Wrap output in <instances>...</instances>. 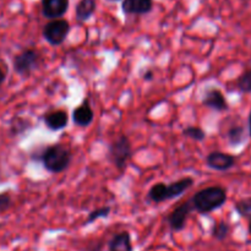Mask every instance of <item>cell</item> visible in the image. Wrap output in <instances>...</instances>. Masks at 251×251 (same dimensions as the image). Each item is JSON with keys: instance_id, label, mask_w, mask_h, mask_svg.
Segmentation results:
<instances>
[{"instance_id": "1", "label": "cell", "mask_w": 251, "mask_h": 251, "mask_svg": "<svg viewBox=\"0 0 251 251\" xmlns=\"http://www.w3.org/2000/svg\"><path fill=\"white\" fill-rule=\"evenodd\" d=\"M37 156V159L41 162L43 168L51 174L63 173L73 161L71 150L63 144H54L44 147Z\"/></svg>"}, {"instance_id": "2", "label": "cell", "mask_w": 251, "mask_h": 251, "mask_svg": "<svg viewBox=\"0 0 251 251\" xmlns=\"http://www.w3.org/2000/svg\"><path fill=\"white\" fill-rule=\"evenodd\" d=\"M228 200L227 190L220 185L208 186L201 189L191 199L193 210L200 215H208L213 211L220 210Z\"/></svg>"}, {"instance_id": "3", "label": "cell", "mask_w": 251, "mask_h": 251, "mask_svg": "<svg viewBox=\"0 0 251 251\" xmlns=\"http://www.w3.org/2000/svg\"><path fill=\"white\" fill-rule=\"evenodd\" d=\"M194 183L195 180L191 176H184L171 184L156 183L149 190L147 199L153 203H162L173 200L185 194L194 185Z\"/></svg>"}, {"instance_id": "4", "label": "cell", "mask_w": 251, "mask_h": 251, "mask_svg": "<svg viewBox=\"0 0 251 251\" xmlns=\"http://www.w3.org/2000/svg\"><path fill=\"white\" fill-rule=\"evenodd\" d=\"M131 156V141L126 135H120L119 137L110 142L109 149H108V159L118 171L123 172L126 169Z\"/></svg>"}, {"instance_id": "5", "label": "cell", "mask_w": 251, "mask_h": 251, "mask_svg": "<svg viewBox=\"0 0 251 251\" xmlns=\"http://www.w3.org/2000/svg\"><path fill=\"white\" fill-rule=\"evenodd\" d=\"M42 55L33 48H26L12 59V68L21 77H28L41 66Z\"/></svg>"}, {"instance_id": "6", "label": "cell", "mask_w": 251, "mask_h": 251, "mask_svg": "<svg viewBox=\"0 0 251 251\" xmlns=\"http://www.w3.org/2000/svg\"><path fill=\"white\" fill-rule=\"evenodd\" d=\"M70 24L64 19L51 20L49 21L46 26L43 27V38L48 42L50 46H60L68 38L69 33H70Z\"/></svg>"}, {"instance_id": "7", "label": "cell", "mask_w": 251, "mask_h": 251, "mask_svg": "<svg viewBox=\"0 0 251 251\" xmlns=\"http://www.w3.org/2000/svg\"><path fill=\"white\" fill-rule=\"evenodd\" d=\"M193 211V205H191L190 200L179 203L166 218L167 225L169 226L172 232H181L186 227V222Z\"/></svg>"}, {"instance_id": "8", "label": "cell", "mask_w": 251, "mask_h": 251, "mask_svg": "<svg viewBox=\"0 0 251 251\" xmlns=\"http://www.w3.org/2000/svg\"><path fill=\"white\" fill-rule=\"evenodd\" d=\"M206 164L213 171L227 172L234 168L235 164H237V158H235V156L227 153V152L213 151L206 157Z\"/></svg>"}, {"instance_id": "9", "label": "cell", "mask_w": 251, "mask_h": 251, "mask_svg": "<svg viewBox=\"0 0 251 251\" xmlns=\"http://www.w3.org/2000/svg\"><path fill=\"white\" fill-rule=\"evenodd\" d=\"M202 105L215 112H227L229 109V103L225 97L223 92L216 87H210L205 91L202 98Z\"/></svg>"}, {"instance_id": "10", "label": "cell", "mask_w": 251, "mask_h": 251, "mask_svg": "<svg viewBox=\"0 0 251 251\" xmlns=\"http://www.w3.org/2000/svg\"><path fill=\"white\" fill-rule=\"evenodd\" d=\"M42 14L46 19H61L68 12L70 1L69 0H42Z\"/></svg>"}, {"instance_id": "11", "label": "cell", "mask_w": 251, "mask_h": 251, "mask_svg": "<svg viewBox=\"0 0 251 251\" xmlns=\"http://www.w3.org/2000/svg\"><path fill=\"white\" fill-rule=\"evenodd\" d=\"M153 9V0H123L122 11L124 15H146Z\"/></svg>"}, {"instance_id": "12", "label": "cell", "mask_w": 251, "mask_h": 251, "mask_svg": "<svg viewBox=\"0 0 251 251\" xmlns=\"http://www.w3.org/2000/svg\"><path fill=\"white\" fill-rule=\"evenodd\" d=\"M44 125L51 131H59L68 126L69 123V114L66 110L55 109L48 112L43 117Z\"/></svg>"}, {"instance_id": "13", "label": "cell", "mask_w": 251, "mask_h": 251, "mask_svg": "<svg viewBox=\"0 0 251 251\" xmlns=\"http://www.w3.org/2000/svg\"><path fill=\"white\" fill-rule=\"evenodd\" d=\"M95 119V113L90 105V100H85L78 107H76L73 112L74 124L80 127L90 126Z\"/></svg>"}, {"instance_id": "14", "label": "cell", "mask_w": 251, "mask_h": 251, "mask_svg": "<svg viewBox=\"0 0 251 251\" xmlns=\"http://www.w3.org/2000/svg\"><path fill=\"white\" fill-rule=\"evenodd\" d=\"M107 251H134L131 234L127 230H123L113 235L108 243Z\"/></svg>"}, {"instance_id": "15", "label": "cell", "mask_w": 251, "mask_h": 251, "mask_svg": "<svg viewBox=\"0 0 251 251\" xmlns=\"http://www.w3.org/2000/svg\"><path fill=\"white\" fill-rule=\"evenodd\" d=\"M97 9V0H80L76 5L75 16L78 22H86L93 16Z\"/></svg>"}, {"instance_id": "16", "label": "cell", "mask_w": 251, "mask_h": 251, "mask_svg": "<svg viewBox=\"0 0 251 251\" xmlns=\"http://www.w3.org/2000/svg\"><path fill=\"white\" fill-rule=\"evenodd\" d=\"M247 129L242 124H234L228 129L227 140L232 147H238L243 145L247 140Z\"/></svg>"}, {"instance_id": "17", "label": "cell", "mask_w": 251, "mask_h": 251, "mask_svg": "<svg viewBox=\"0 0 251 251\" xmlns=\"http://www.w3.org/2000/svg\"><path fill=\"white\" fill-rule=\"evenodd\" d=\"M32 127L31 120L24 117H15L10 122L9 131L11 136H21Z\"/></svg>"}, {"instance_id": "18", "label": "cell", "mask_w": 251, "mask_h": 251, "mask_svg": "<svg viewBox=\"0 0 251 251\" xmlns=\"http://www.w3.org/2000/svg\"><path fill=\"white\" fill-rule=\"evenodd\" d=\"M230 234V225L227 221H218L213 225L212 230H211V235L213 239L218 240V242H225Z\"/></svg>"}, {"instance_id": "19", "label": "cell", "mask_w": 251, "mask_h": 251, "mask_svg": "<svg viewBox=\"0 0 251 251\" xmlns=\"http://www.w3.org/2000/svg\"><path fill=\"white\" fill-rule=\"evenodd\" d=\"M234 210L240 217L245 218V220H251V198L237 201L234 205Z\"/></svg>"}, {"instance_id": "20", "label": "cell", "mask_w": 251, "mask_h": 251, "mask_svg": "<svg viewBox=\"0 0 251 251\" xmlns=\"http://www.w3.org/2000/svg\"><path fill=\"white\" fill-rule=\"evenodd\" d=\"M110 211H112L110 206H103V207H98L96 210L91 211L87 216V220L85 221V226L91 225V223L96 222L100 218H107L110 215Z\"/></svg>"}, {"instance_id": "21", "label": "cell", "mask_w": 251, "mask_h": 251, "mask_svg": "<svg viewBox=\"0 0 251 251\" xmlns=\"http://www.w3.org/2000/svg\"><path fill=\"white\" fill-rule=\"evenodd\" d=\"M237 88L242 93H251V69L245 70L238 77Z\"/></svg>"}, {"instance_id": "22", "label": "cell", "mask_w": 251, "mask_h": 251, "mask_svg": "<svg viewBox=\"0 0 251 251\" xmlns=\"http://www.w3.org/2000/svg\"><path fill=\"white\" fill-rule=\"evenodd\" d=\"M183 136L200 142L206 139V131L200 126H188L183 130Z\"/></svg>"}, {"instance_id": "23", "label": "cell", "mask_w": 251, "mask_h": 251, "mask_svg": "<svg viewBox=\"0 0 251 251\" xmlns=\"http://www.w3.org/2000/svg\"><path fill=\"white\" fill-rule=\"evenodd\" d=\"M12 206V198L10 193H0V215L6 212Z\"/></svg>"}, {"instance_id": "24", "label": "cell", "mask_w": 251, "mask_h": 251, "mask_svg": "<svg viewBox=\"0 0 251 251\" xmlns=\"http://www.w3.org/2000/svg\"><path fill=\"white\" fill-rule=\"evenodd\" d=\"M154 77V74L152 70H147L146 73L144 74V80L145 81H152Z\"/></svg>"}, {"instance_id": "25", "label": "cell", "mask_w": 251, "mask_h": 251, "mask_svg": "<svg viewBox=\"0 0 251 251\" xmlns=\"http://www.w3.org/2000/svg\"><path fill=\"white\" fill-rule=\"evenodd\" d=\"M5 80H6V74H5V71L0 66V86L5 82Z\"/></svg>"}, {"instance_id": "26", "label": "cell", "mask_w": 251, "mask_h": 251, "mask_svg": "<svg viewBox=\"0 0 251 251\" xmlns=\"http://www.w3.org/2000/svg\"><path fill=\"white\" fill-rule=\"evenodd\" d=\"M248 126H249V136L251 137V109L249 113V117H248Z\"/></svg>"}, {"instance_id": "27", "label": "cell", "mask_w": 251, "mask_h": 251, "mask_svg": "<svg viewBox=\"0 0 251 251\" xmlns=\"http://www.w3.org/2000/svg\"><path fill=\"white\" fill-rule=\"evenodd\" d=\"M248 230H249V234L251 235V220H249V226H248Z\"/></svg>"}, {"instance_id": "28", "label": "cell", "mask_w": 251, "mask_h": 251, "mask_svg": "<svg viewBox=\"0 0 251 251\" xmlns=\"http://www.w3.org/2000/svg\"><path fill=\"white\" fill-rule=\"evenodd\" d=\"M109 2H115V1H123V0H107Z\"/></svg>"}, {"instance_id": "29", "label": "cell", "mask_w": 251, "mask_h": 251, "mask_svg": "<svg viewBox=\"0 0 251 251\" xmlns=\"http://www.w3.org/2000/svg\"><path fill=\"white\" fill-rule=\"evenodd\" d=\"M0 178H1V167H0Z\"/></svg>"}]
</instances>
